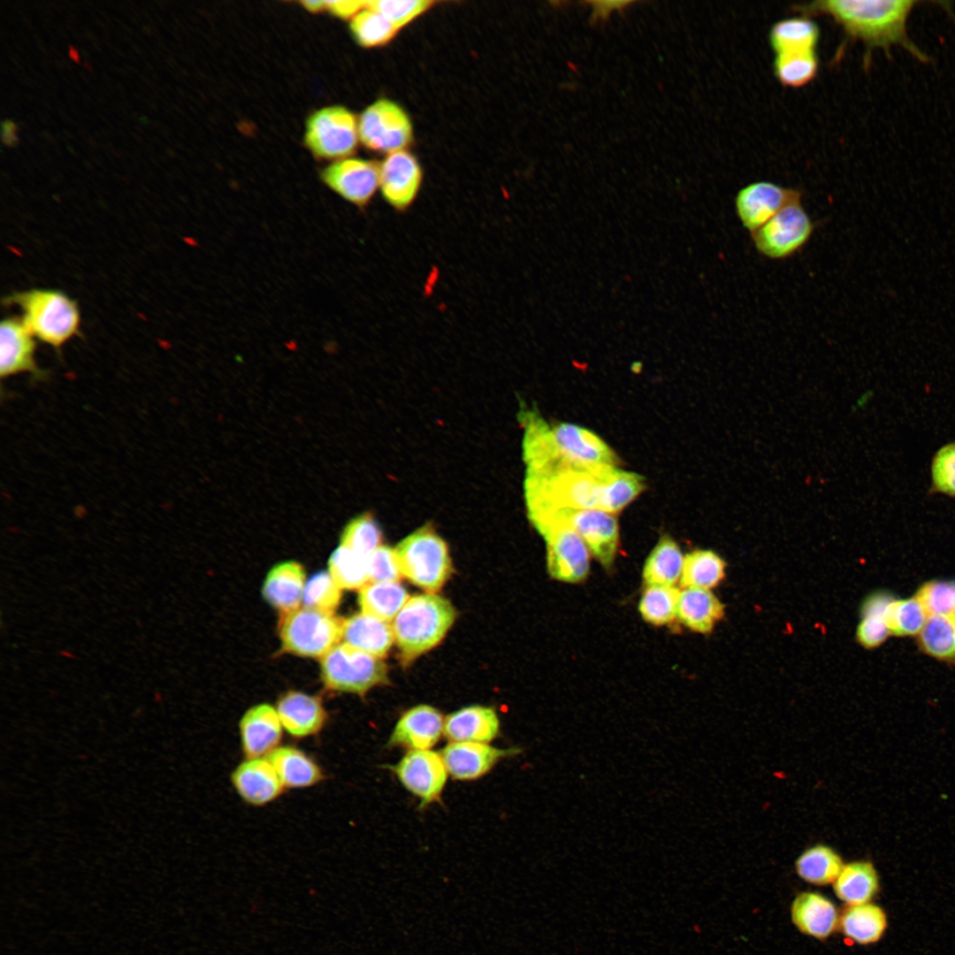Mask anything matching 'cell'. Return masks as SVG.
Instances as JSON below:
<instances>
[{"mask_svg":"<svg viewBox=\"0 0 955 955\" xmlns=\"http://www.w3.org/2000/svg\"><path fill=\"white\" fill-rule=\"evenodd\" d=\"M350 31L362 47L375 48L391 42L399 29L384 15L367 5L351 19Z\"/></svg>","mask_w":955,"mask_h":955,"instance_id":"f35d334b","label":"cell"},{"mask_svg":"<svg viewBox=\"0 0 955 955\" xmlns=\"http://www.w3.org/2000/svg\"><path fill=\"white\" fill-rule=\"evenodd\" d=\"M725 562L714 552L695 550L684 558L680 584L684 588L709 590L724 577Z\"/></svg>","mask_w":955,"mask_h":955,"instance_id":"d590c367","label":"cell"},{"mask_svg":"<svg viewBox=\"0 0 955 955\" xmlns=\"http://www.w3.org/2000/svg\"><path fill=\"white\" fill-rule=\"evenodd\" d=\"M616 466H562L526 471L527 511L551 508L600 509L607 512L610 478Z\"/></svg>","mask_w":955,"mask_h":955,"instance_id":"7a4b0ae2","label":"cell"},{"mask_svg":"<svg viewBox=\"0 0 955 955\" xmlns=\"http://www.w3.org/2000/svg\"><path fill=\"white\" fill-rule=\"evenodd\" d=\"M18 126L12 120L5 119L2 123V141L7 147H15L19 143Z\"/></svg>","mask_w":955,"mask_h":955,"instance_id":"f5cc1de1","label":"cell"},{"mask_svg":"<svg viewBox=\"0 0 955 955\" xmlns=\"http://www.w3.org/2000/svg\"><path fill=\"white\" fill-rule=\"evenodd\" d=\"M370 582H398L401 577L395 550L379 546L367 556Z\"/></svg>","mask_w":955,"mask_h":955,"instance_id":"c3c4849f","label":"cell"},{"mask_svg":"<svg viewBox=\"0 0 955 955\" xmlns=\"http://www.w3.org/2000/svg\"><path fill=\"white\" fill-rule=\"evenodd\" d=\"M4 305H15L20 319L32 335L58 349L80 332V314L77 302L57 289L33 288L4 297Z\"/></svg>","mask_w":955,"mask_h":955,"instance_id":"3957f363","label":"cell"},{"mask_svg":"<svg viewBox=\"0 0 955 955\" xmlns=\"http://www.w3.org/2000/svg\"><path fill=\"white\" fill-rule=\"evenodd\" d=\"M553 435L563 461L578 467L616 466L613 449L592 431L569 423L552 425Z\"/></svg>","mask_w":955,"mask_h":955,"instance_id":"e0dca14e","label":"cell"},{"mask_svg":"<svg viewBox=\"0 0 955 955\" xmlns=\"http://www.w3.org/2000/svg\"><path fill=\"white\" fill-rule=\"evenodd\" d=\"M528 516L531 523L554 521L569 526L605 569L613 567L619 546V527L613 514L600 509L551 508L530 511Z\"/></svg>","mask_w":955,"mask_h":955,"instance_id":"ba28073f","label":"cell"},{"mask_svg":"<svg viewBox=\"0 0 955 955\" xmlns=\"http://www.w3.org/2000/svg\"><path fill=\"white\" fill-rule=\"evenodd\" d=\"M500 728L499 716L493 707L472 705L460 708L445 718L444 736L450 742L489 744L497 737Z\"/></svg>","mask_w":955,"mask_h":955,"instance_id":"cb8c5ba5","label":"cell"},{"mask_svg":"<svg viewBox=\"0 0 955 955\" xmlns=\"http://www.w3.org/2000/svg\"><path fill=\"white\" fill-rule=\"evenodd\" d=\"M773 70L781 85L798 88L810 83L817 75L818 55L816 50L775 54Z\"/></svg>","mask_w":955,"mask_h":955,"instance_id":"74e56055","label":"cell"},{"mask_svg":"<svg viewBox=\"0 0 955 955\" xmlns=\"http://www.w3.org/2000/svg\"><path fill=\"white\" fill-rule=\"evenodd\" d=\"M35 340L20 317H9L2 321L0 375L3 378L19 373H30L35 379L43 378L44 373L35 361Z\"/></svg>","mask_w":955,"mask_h":955,"instance_id":"44dd1931","label":"cell"},{"mask_svg":"<svg viewBox=\"0 0 955 955\" xmlns=\"http://www.w3.org/2000/svg\"><path fill=\"white\" fill-rule=\"evenodd\" d=\"M455 615L452 604L441 596L427 593L409 598L392 625L402 659L409 661L437 646Z\"/></svg>","mask_w":955,"mask_h":955,"instance_id":"277c9868","label":"cell"},{"mask_svg":"<svg viewBox=\"0 0 955 955\" xmlns=\"http://www.w3.org/2000/svg\"><path fill=\"white\" fill-rule=\"evenodd\" d=\"M321 179L341 198L363 209L379 187V164L371 160L347 157L326 166L321 172Z\"/></svg>","mask_w":955,"mask_h":955,"instance_id":"9a60e30c","label":"cell"},{"mask_svg":"<svg viewBox=\"0 0 955 955\" xmlns=\"http://www.w3.org/2000/svg\"><path fill=\"white\" fill-rule=\"evenodd\" d=\"M285 788L303 789L320 783L325 775L320 765L302 749L279 745L268 757Z\"/></svg>","mask_w":955,"mask_h":955,"instance_id":"83f0119b","label":"cell"},{"mask_svg":"<svg viewBox=\"0 0 955 955\" xmlns=\"http://www.w3.org/2000/svg\"><path fill=\"white\" fill-rule=\"evenodd\" d=\"M283 730L276 707L266 703L249 707L239 722L245 759L267 758L280 745Z\"/></svg>","mask_w":955,"mask_h":955,"instance_id":"ffe728a7","label":"cell"},{"mask_svg":"<svg viewBox=\"0 0 955 955\" xmlns=\"http://www.w3.org/2000/svg\"><path fill=\"white\" fill-rule=\"evenodd\" d=\"M342 622L331 613L305 607L283 614L279 625L282 647L302 657H323L341 639Z\"/></svg>","mask_w":955,"mask_h":955,"instance_id":"52a82bcc","label":"cell"},{"mask_svg":"<svg viewBox=\"0 0 955 955\" xmlns=\"http://www.w3.org/2000/svg\"><path fill=\"white\" fill-rule=\"evenodd\" d=\"M445 718L430 705L405 711L396 722L387 745L408 751L432 749L444 735Z\"/></svg>","mask_w":955,"mask_h":955,"instance_id":"d6986e66","label":"cell"},{"mask_svg":"<svg viewBox=\"0 0 955 955\" xmlns=\"http://www.w3.org/2000/svg\"><path fill=\"white\" fill-rule=\"evenodd\" d=\"M230 778L240 798L254 806L274 801L286 789L268 758L245 759L233 770Z\"/></svg>","mask_w":955,"mask_h":955,"instance_id":"603a6c76","label":"cell"},{"mask_svg":"<svg viewBox=\"0 0 955 955\" xmlns=\"http://www.w3.org/2000/svg\"><path fill=\"white\" fill-rule=\"evenodd\" d=\"M931 492L955 498V442L941 447L930 468Z\"/></svg>","mask_w":955,"mask_h":955,"instance_id":"7dc6e473","label":"cell"},{"mask_svg":"<svg viewBox=\"0 0 955 955\" xmlns=\"http://www.w3.org/2000/svg\"><path fill=\"white\" fill-rule=\"evenodd\" d=\"M914 597L926 614L930 615H955V584L933 580L923 584Z\"/></svg>","mask_w":955,"mask_h":955,"instance_id":"f6af8a7d","label":"cell"},{"mask_svg":"<svg viewBox=\"0 0 955 955\" xmlns=\"http://www.w3.org/2000/svg\"><path fill=\"white\" fill-rule=\"evenodd\" d=\"M838 924L849 939L870 944L878 942L887 928V916L882 907L870 902L849 905Z\"/></svg>","mask_w":955,"mask_h":955,"instance_id":"1f68e13d","label":"cell"},{"mask_svg":"<svg viewBox=\"0 0 955 955\" xmlns=\"http://www.w3.org/2000/svg\"><path fill=\"white\" fill-rule=\"evenodd\" d=\"M918 644L931 657L955 661V615L928 616L919 633Z\"/></svg>","mask_w":955,"mask_h":955,"instance_id":"8d00e7d4","label":"cell"},{"mask_svg":"<svg viewBox=\"0 0 955 955\" xmlns=\"http://www.w3.org/2000/svg\"><path fill=\"white\" fill-rule=\"evenodd\" d=\"M401 785L425 807L441 798L449 775L442 755L432 749L408 751L388 767Z\"/></svg>","mask_w":955,"mask_h":955,"instance_id":"4fadbf2b","label":"cell"},{"mask_svg":"<svg viewBox=\"0 0 955 955\" xmlns=\"http://www.w3.org/2000/svg\"><path fill=\"white\" fill-rule=\"evenodd\" d=\"M435 1L431 0H375L368 6L378 11L399 30L429 11Z\"/></svg>","mask_w":955,"mask_h":955,"instance_id":"bcb514c9","label":"cell"},{"mask_svg":"<svg viewBox=\"0 0 955 955\" xmlns=\"http://www.w3.org/2000/svg\"><path fill=\"white\" fill-rule=\"evenodd\" d=\"M592 19H606L614 11L621 10L630 4L629 1H592Z\"/></svg>","mask_w":955,"mask_h":955,"instance_id":"816d5d0a","label":"cell"},{"mask_svg":"<svg viewBox=\"0 0 955 955\" xmlns=\"http://www.w3.org/2000/svg\"><path fill=\"white\" fill-rule=\"evenodd\" d=\"M833 887L837 897L847 905L865 904L879 891V875L872 862L855 860L844 865Z\"/></svg>","mask_w":955,"mask_h":955,"instance_id":"f546056e","label":"cell"},{"mask_svg":"<svg viewBox=\"0 0 955 955\" xmlns=\"http://www.w3.org/2000/svg\"><path fill=\"white\" fill-rule=\"evenodd\" d=\"M801 200L798 189L760 180L741 187L735 197L736 214L751 234L790 203Z\"/></svg>","mask_w":955,"mask_h":955,"instance_id":"5bb4252c","label":"cell"},{"mask_svg":"<svg viewBox=\"0 0 955 955\" xmlns=\"http://www.w3.org/2000/svg\"><path fill=\"white\" fill-rule=\"evenodd\" d=\"M928 615L913 598L894 600L884 613V621L890 634L898 637L914 636L921 632Z\"/></svg>","mask_w":955,"mask_h":955,"instance_id":"b9f144b4","label":"cell"},{"mask_svg":"<svg viewBox=\"0 0 955 955\" xmlns=\"http://www.w3.org/2000/svg\"><path fill=\"white\" fill-rule=\"evenodd\" d=\"M409 599L398 582H370L359 592L362 612L389 622L396 617Z\"/></svg>","mask_w":955,"mask_h":955,"instance_id":"e575fe53","label":"cell"},{"mask_svg":"<svg viewBox=\"0 0 955 955\" xmlns=\"http://www.w3.org/2000/svg\"><path fill=\"white\" fill-rule=\"evenodd\" d=\"M68 55L74 62L80 63V56L78 50L72 45H69Z\"/></svg>","mask_w":955,"mask_h":955,"instance_id":"11a10c76","label":"cell"},{"mask_svg":"<svg viewBox=\"0 0 955 955\" xmlns=\"http://www.w3.org/2000/svg\"><path fill=\"white\" fill-rule=\"evenodd\" d=\"M329 573L341 589H361L370 583L367 557L341 545L329 559Z\"/></svg>","mask_w":955,"mask_h":955,"instance_id":"60d3db41","label":"cell"},{"mask_svg":"<svg viewBox=\"0 0 955 955\" xmlns=\"http://www.w3.org/2000/svg\"><path fill=\"white\" fill-rule=\"evenodd\" d=\"M791 919L802 933L818 939L829 936L839 922L834 904L815 892H802L796 897Z\"/></svg>","mask_w":955,"mask_h":955,"instance_id":"4316f807","label":"cell"},{"mask_svg":"<svg viewBox=\"0 0 955 955\" xmlns=\"http://www.w3.org/2000/svg\"><path fill=\"white\" fill-rule=\"evenodd\" d=\"M276 710L283 729L299 739L319 734L329 718L319 696L294 690H289L279 697Z\"/></svg>","mask_w":955,"mask_h":955,"instance_id":"7402d4cb","label":"cell"},{"mask_svg":"<svg viewBox=\"0 0 955 955\" xmlns=\"http://www.w3.org/2000/svg\"><path fill=\"white\" fill-rule=\"evenodd\" d=\"M680 593L675 586H646L638 604L643 619L656 626L673 622L677 617Z\"/></svg>","mask_w":955,"mask_h":955,"instance_id":"ab89813d","label":"cell"},{"mask_svg":"<svg viewBox=\"0 0 955 955\" xmlns=\"http://www.w3.org/2000/svg\"><path fill=\"white\" fill-rule=\"evenodd\" d=\"M684 556L677 543L668 536L661 538L643 569L646 586H674L681 578Z\"/></svg>","mask_w":955,"mask_h":955,"instance_id":"d6a6232c","label":"cell"},{"mask_svg":"<svg viewBox=\"0 0 955 955\" xmlns=\"http://www.w3.org/2000/svg\"><path fill=\"white\" fill-rule=\"evenodd\" d=\"M532 525L546 542L549 575L566 583L584 581L589 573L590 550L581 537L559 522L542 521Z\"/></svg>","mask_w":955,"mask_h":955,"instance_id":"8fae6325","label":"cell"},{"mask_svg":"<svg viewBox=\"0 0 955 955\" xmlns=\"http://www.w3.org/2000/svg\"><path fill=\"white\" fill-rule=\"evenodd\" d=\"M819 39L818 25L810 18L801 15L776 21L768 34V42L775 55L816 50Z\"/></svg>","mask_w":955,"mask_h":955,"instance_id":"4dcf8cb0","label":"cell"},{"mask_svg":"<svg viewBox=\"0 0 955 955\" xmlns=\"http://www.w3.org/2000/svg\"><path fill=\"white\" fill-rule=\"evenodd\" d=\"M814 230V224L798 200L784 207L751 237L760 255L783 260L798 253L811 239Z\"/></svg>","mask_w":955,"mask_h":955,"instance_id":"30bf717a","label":"cell"},{"mask_svg":"<svg viewBox=\"0 0 955 955\" xmlns=\"http://www.w3.org/2000/svg\"><path fill=\"white\" fill-rule=\"evenodd\" d=\"M844 862L836 850L824 844L806 849L796 860L798 876L814 885L833 883L839 875Z\"/></svg>","mask_w":955,"mask_h":955,"instance_id":"836d02e7","label":"cell"},{"mask_svg":"<svg viewBox=\"0 0 955 955\" xmlns=\"http://www.w3.org/2000/svg\"><path fill=\"white\" fill-rule=\"evenodd\" d=\"M520 749L499 748L488 743L449 742L440 752L449 775L473 781L485 775L502 759L517 755Z\"/></svg>","mask_w":955,"mask_h":955,"instance_id":"ac0fdd59","label":"cell"},{"mask_svg":"<svg viewBox=\"0 0 955 955\" xmlns=\"http://www.w3.org/2000/svg\"><path fill=\"white\" fill-rule=\"evenodd\" d=\"M321 678L326 690L365 695L375 686L388 683L381 658L348 645H337L321 660Z\"/></svg>","mask_w":955,"mask_h":955,"instance_id":"8992f818","label":"cell"},{"mask_svg":"<svg viewBox=\"0 0 955 955\" xmlns=\"http://www.w3.org/2000/svg\"><path fill=\"white\" fill-rule=\"evenodd\" d=\"M368 5V1H326V9L340 19H353Z\"/></svg>","mask_w":955,"mask_h":955,"instance_id":"f907efd6","label":"cell"},{"mask_svg":"<svg viewBox=\"0 0 955 955\" xmlns=\"http://www.w3.org/2000/svg\"><path fill=\"white\" fill-rule=\"evenodd\" d=\"M358 132L367 149L388 154L405 149L413 139V127L407 112L386 98L377 100L363 111Z\"/></svg>","mask_w":955,"mask_h":955,"instance_id":"7c38bea8","label":"cell"},{"mask_svg":"<svg viewBox=\"0 0 955 955\" xmlns=\"http://www.w3.org/2000/svg\"><path fill=\"white\" fill-rule=\"evenodd\" d=\"M917 1L913 0H816L791 6L801 16H829L851 39L861 41L868 50L882 49L890 57L898 45L920 62L928 57L910 39L907 19Z\"/></svg>","mask_w":955,"mask_h":955,"instance_id":"6da1fadb","label":"cell"},{"mask_svg":"<svg viewBox=\"0 0 955 955\" xmlns=\"http://www.w3.org/2000/svg\"><path fill=\"white\" fill-rule=\"evenodd\" d=\"M302 4L306 10L313 13L321 12L326 9V1H304Z\"/></svg>","mask_w":955,"mask_h":955,"instance_id":"db71d44e","label":"cell"},{"mask_svg":"<svg viewBox=\"0 0 955 955\" xmlns=\"http://www.w3.org/2000/svg\"><path fill=\"white\" fill-rule=\"evenodd\" d=\"M358 138L357 119L343 106L324 107L307 119L304 142L317 158H347L356 149Z\"/></svg>","mask_w":955,"mask_h":955,"instance_id":"9c48e42d","label":"cell"},{"mask_svg":"<svg viewBox=\"0 0 955 955\" xmlns=\"http://www.w3.org/2000/svg\"><path fill=\"white\" fill-rule=\"evenodd\" d=\"M341 600V588L327 571H320L306 583L302 601L305 607L331 613Z\"/></svg>","mask_w":955,"mask_h":955,"instance_id":"ee69618b","label":"cell"},{"mask_svg":"<svg viewBox=\"0 0 955 955\" xmlns=\"http://www.w3.org/2000/svg\"><path fill=\"white\" fill-rule=\"evenodd\" d=\"M857 629L858 641L867 648L880 646L890 634L883 615L871 614L862 615Z\"/></svg>","mask_w":955,"mask_h":955,"instance_id":"681fc988","label":"cell"},{"mask_svg":"<svg viewBox=\"0 0 955 955\" xmlns=\"http://www.w3.org/2000/svg\"><path fill=\"white\" fill-rule=\"evenodd\" d=\"M423 182V170L406 149L388 154L379 164V188L383 198L397 212L415 202Z\"/></svg>","mask_w":955,"mask_h":955,"instance_id":"2e32d148","label":"cell"},{"mask_svg":"<svg viewBox=\"0 0 955 955\" xmlns=\"http://www.w3.org/2000/svg\"><path fill=\"white\" fill-rule=\"evenodd\" d=\"M305 571L296 562L274 566L263 584L265 600L282 615L300 607L305 588Z\"/></svg>","mask_w":955,"mask_h":955,"instance_id":"484cf974","label":"cell"},{"mask_svg":"<svg viewBox=\"0 0 955 955\" xmlns=\"http://www.w3.org/2000/svg\"><path fill=\"white\" fill-rule=\"evenodd\" d=\"M722 615V604L709 590L684 588L681 591L677 618L688 629L707 633Z\"/></svg>","mask_w":955,"mask_h":955,"instance_id":"f1b7e54d","label":"cell"},{"mask_svg":"<svg viewBox=\"0 0 955 955\" xmlns=\"http://www.w3.org/2000/svg\"><path fill=\"white\" fill-rule=\"evenodd\" d=\"M341 639L345 645L382 658L390 650L394 634L388 622L362 612L343 620Z\"/></svg>","mask_w":955,"mask_h":955,"instance_id":"d4e9b609","label":"cell"},{"mask_svg":"<svg viewBox=\"0 0 955 955\" xmlns=\"http://www.w3.org/2000/svg\"><path fill=\"white\" fill-rule=\"evenodd\" d=\"M381 538L378 523L367 512L348 523L340 535V545L367 557L380 546Z\"/></svg>","mask_w":955,"mask_h":955,"instance_id":"7bdbcfd3","label":"cell"},{"mask_svg":"<svg viewBox=\"0 0 955 955\" xmlns=\"http://www.w3.org/2000/svg\"><path fill=\"white\" fill-rule=\"evenodd\" d=\"M394 550L402 576L427 592L440 589L452 572L447 546L430 525L407 536Z\"/></svg>","mask_w":955,"mask_h":955,"instance_id":"5b68a950","label":"cell"}]
</instances>
